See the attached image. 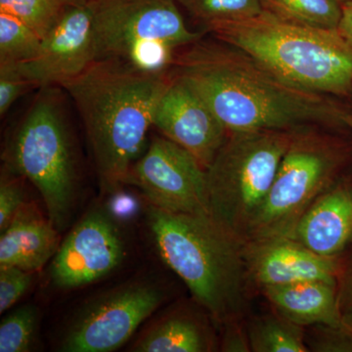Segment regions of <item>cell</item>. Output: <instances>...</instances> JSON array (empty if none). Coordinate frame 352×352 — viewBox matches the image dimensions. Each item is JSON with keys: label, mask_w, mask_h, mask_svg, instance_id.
I'll list each match as a JSON object with an SVG mask.
<instances>
[{"label": "cell", "mask_w": 352, "mask_h": 352, "mask_svg": "<svg viewBox=\"0 0 352 352\" xmlns=\"http://www.w3.org/2000/svg\"><path fill=\"white\" fill-rule=\"evenodd\" d=\"M175 75L205 99L228 133L344 126L331 97L293 87L234 46L204 41L176 55Z\"/></svg>", "instance_id": "cell-1"}, {"label": "cell", "mask_w": 352, "mask_h": 352, "mask_svg": "<svg viewBox=\"0 0 352 352\" xmlns=\"http://www.w3.org/2000/svg\"><path fill=\"white\" fill-rule=\"evenodd\" d=\"M171 76L113 60H97L62 87L82 118L104 193L126 184L144 149L157 102Z\"/></svg>", "instance_id": "cell-2"}, {"label": "cell", "mask_w": 352, "mask_h": 352, "mask_svg": "<svg viewBox=\"0 0 352 352\" xmlns=\"http://www.w3.org/2000/svg\"><path fill=\"white\" fill-rule=\"evenodd\" d=\"M148 226L157 252L222 328L240 322L251 279L244 243L210 215L173 214L150 206Z\"/></svg>", "instance_id": "cell-3"}, {"label": "cell", "mask_w": 352, "mask_h": 352, "mask_svg": "<svg viewBox=\"0 0 352 352\" xmlns=\"http://www.w3.org/2000/svg\"><path fill=\"white\" fill-rule=\"evenodd\" d=\"M208 32L293 87L329 97L352 94V45L339 30L296 25L263 11Z\"/></svg>", "instance_id": "cell-4"}, {"label": "cell", "mask_w": 352, "mask_h": 352, "mask_svg": "<svg viewBox=\"0 0 352 352\" xmlns=\"http://www.w3.org/2000/svg\"><path fill=\"white\" fill-rule=\"evenodd\" d=\"M56 87L41 88L14 129L3 154L6 170L38 189L59 232L69 226L78 189L73 136Z\"/></svg>", "instance_id": "cell-5"}, {"label": "cell", "mask_w": 352, "mask_h": 352, "mask_svg": "<svg viewBox=\"0 0 352 352\" xmlns=\"http://www.w3.org/2000/svg\"><path fill=\"white\" fill-rule=\"evenodd\" d=\"M294 131L230 132L206 168L208 214L244 244Z\"/></svg>", "instance_id": "cell-6"}, {"label": "cell", "mask_w": 352, "mask_h": 352, "mask_svg": "<svg viewBox=\"0 0 352 352\" xmlns=\"http://www.w3.org/2000/svg\"><path fill=\"white\" fill-rule=\"evenodd\" d=\"M97 60L153 74H170L175 51L201 39L173 0H89Z\"/></svg>", "instance_id": "cell-7"}, {"label": "cell", "mask_w": 352, "mask_h": 352, "mask_svg": "<svg viewBox=\"0 0 352 352\" xmlns=\"http://www.w3.org/2000/svg\"><path fill=\"white\" fill-rule=\"evenodd\" d=\"M352 144L314 131H294L270 194L245 243L288 237L307 208L342 176Z\"/></svg>", "instance_id": "cell-8"}, {"label": "cell", "mask_w": 352, "mask_h": 352, "mask_svg": "<svg viewBox=\"0 0 352 352\" xmlns=\"http://www.w3.org/2000/svg\"><path fill=\"white\" fill-rule=\"evenodd\" d=\"M164 298V289L147 280H133L107 289L76 312L65 331L59 351H116L161 307Z\"/></svg>", "instance_id": "cell-9"}, {"label": "cell", "mask_w": 352, "mask_h": 352, "mask_svg": "<svg viewBox=\"0 0 352 352\" xmlns=\"http://www.w3.org/2000/svg\"><path fill=\"white\" fill-rule=\"evenodd\" d=\"M126 184L138 187L152 207L185 214H208L207 175L193 155L157 138L131 166Z\"/></svg>", "instance_id": "cell-10"}, {"label": "cell", "mask_w": 352, "mask_h": 352, "mask_svg": "<svg viewBox=\"0 0 352 352\" xmlns=\"http://www.w3.org/2000/svg\"><path fill=\"white\" fill-rule=\"evenodd\" d=\"M126 254V241L117 220L104 208H92L60 244L51 261V284L64 291L83 288L112 274Z\"/></svg>", "instance_id": "cell-11"}, {"label": "cell", "mask_w": 352, "mask_h": 352, "mask_svg": "<svg viewBox=\"0 0 352 352\" xmlns=\"http://www.w3.org/2000/svg\"><path fill=\"white\" fill-rule=\"evenodd\" d=\"M97 61L94 15L89 3L68 6L43 39L38 56L14 65L36 87H63Z\"/></svg>", "instance_id": "cell-12"}, {"label": "cell", "mask_w": 352, "mask_h": 352, "mask_svg": "<svg viewBox=\"0 0 352 352\" xmlns=\"http://www.w3.org/2000/svg\"><path fill=\"white\" fill-rule=\"evenodd\" d=\"M153 126L193 155L205 170L228 136L205 99L175 74L157 102Z\"/></svg>", "instance_id": "cell-13"}, {"label": "cell", "mask_w": 352, "mask_h": 352, "mask_svg": "<svg viewBox=\"0 0 352 352\" xmlns=\"http://www.w3.org/2000/svg\"><path fill=\"white\" fill-rule=\"evenodd\" d=\"M244 251L252 284L261 289L307 281L338 285L342 256H320L291 238L250 241Z\"/></svg>", "instance_id": "cell-14"}, {"label": "cell", "mask_w": 352, "mask_h": 352, "mask_svg": "<svg viewBox=\"0 0 352 352\" xmlns=\"http://www.w3.org/2000/svg\"><path fill=\"white\" fill-rule=\"evenodd\" d=\"M312 252L340 258L352 245V177L333 183L307 208L288 236Z\"/></svg>", "instance_id": "cell-15"}, {"label": "cell", "mask_w": 352, "mask_h": 352, "mask_svg": "<svg viewBox=\"0 0 352 352\" xmlns=\"http://www.w3.org/2000/svg\"><path fill=\"white\" fill-rule=\"evenodd\" d=\"M59 231L48 217L25 203L0 237V267L41 270L60 247Z\"/></svg>", "instance_id": "cell-16"}, {"label": "cell", "mask_w": 352, "mask_h": 352, "mask_svg": "<svg viewBox=\"0 0 352 352\" xmlns=\"http://www.w3.org/2000/svg\"><path fill=\"white\" fill-rule=\"evenodd\" d=\"M261 292L278 314L302 327L346 322L340 309L338 285L307 281L268 287Z\"/></svg>", "instance_id": "cell-17"}, {"label": "cell", "mask_w": 352, "mask_h": 352, "mask_svg": "<svg viewBox=\"0 0 352 352\" xmlns=\"http://www.w3.org/2000/svg\"><path fill=\"white\" fill-rule=\"evenodd\" d=\"M215 338L207 319L187 307H177L155 319L132 344L135 352H208Z\"/></svg>", "instance_id": "cell-18"}, {"label": "cell", "mask_w": 352, "mask_h": 352, "mask_svg": "<svg viewBox=\"0 0 352 352\" xmlns=\"http://www.w3.org/2000/svg\"><path fill=\"white\" fill-rule=\"evenodd\" d=\"M250 349L254 352H307L303 327L282 315H263L247 326Z\"/></svg>", "instance_id": "cell-19"}, {"label": "cell", "mask_w": 352, "mask_h": 352, "mask_svg": "<svg viewBox=\"0 0 352 352\" xmlns=\"http://www.w3.org/2000/svg\"><path fill=\"white\" fill-rule=\"evenodd\" d=\"M263 11L293 24L338 30L342 4L337 0H261Z\"/></svg>", "instance_id": "cell-20"}, {"label": "cell", "mask_w": 352, "mask_h": 352, "mask_svg": "<svg viewBox=\"0 0 352 352\" xmlns=\"http://www.w3.org/2000/svg\"><path fill=\"white\" fill-rule=\"evenodd\" d=\"M206 30L223 23L251 19L263 12L261 0H173Z\"/></svg>", "instance_id": "cell-21"}, {"label": "cell", "mask_w": 352, "mask_h": 352, "mask_svg": "<svg viewBox=\"0 0 352 352\" xmlns=\"http://www.w3.org/2000/svg\"><path fill=\"white\" fill-rule=\"evenodd\" d=\"M43 38L20 20L0 13V65H20L34 59Z\"/></svg>", "instance_id": "cell-22"}, {"label": "cell", "mask_w": 352, "mask_h": 352, "mask_svg": "<svg viewBox=\"0 0 352 352\" xmlns=\"http://www.w3.org/2000/svg\"><path fill=\"white\" fill-rule=\"evenodd\" d=\"M68 6L61 0H0V13L8 14L45 38Z\"/></svg>", "instance_id": "cell-23"}, {"label": "cell", "mask_w": 352, "mask_h": 352, "mask_svg": "<svg viewBox=\"0 0 352 352\" xmlns=\"http://www.w3.org/2000/svg\"><path fill=\"white\" fill-rule=\"evenodd\" d=\"M38 325V312L34 305L13 310L0 324V352L31 351Z\"/></svg>", "instance_id": "cell-24"}, {"label": "cell", "mask_w": 352, "mask_h": 352, "mask_svg": "<svg viewBox=\"0 0 352 352\" xmlns=\"http://www.w3.org/2000/svg\"><path fill=\"white\" fill-rule=\"evenodd\" d=\"M309 333H305L308 351L352 352V325L346 321L335 326H311Z\"/></svg>", "instance_id": "cell-25"}, {"label": "cell", "mask_w": 352, "mask_h": 352, "mask_svg": "<svg viewBox=\"0 0 352 352\" xmlns=\"http://www.w3.org/2000/svg\"><path fill=\"white\" fill-rule=\"evenodd\" d=\"M24 178L7 170L0 182V233L9 226L14 217L25 205Z\"/></svg>", "instance_id": "cell-26"}, {"label": "cell", "mask_w": 352, "mask_h": 352, "mask_svg": "<svg viewBox=\"0 0 352 352\" xmlns=\"http://www.w3.org/2000/svg\"><path fill=\"white\" fill-rule=\"evenodd\" d=\"M34 271L19 267H0V314L13 307L27 293L34 281Z\"/></svg>", "instance_id": "cell-27"}, {"label": "cell", "mask_w": 352, "mask_h": 352, "mask_svg": "<svg viewBox=\"0 0 352 352\" xmlns=\"http://www.w3.org/2000/svg\"><path fill=\"white\" fill-rule=\"evenodd\" d=\"M34 85L14 65H0V115L6 116L14 103Z\"/></svg>", "instance_id": "cell-28"}, {"label": "cell", "mask_w": 352, "mask_h": 352, "mask_svg": "<svg viewBox=\"0 0 352 352\" xmlns=\"http://www.w3.org/2000/svg\"><path fill=\"white\" fill-rule=\"evenodd\" d=\"M342 254L338 278V296L342 317L352 325V245Z\"/></svg>", "instance_id": "cell-29"}, {"label": "cell", "mask_w": 352, "mask_h": 352, "mask_svg": "<svg viewBox=\"0 0 352 352\" xmlns=\"http://www.w3.org/2000/svg\"><path fill=\"white\" fill-rule=\"evenodd\" d=\"M224 336L221 342L222 351L247 352L251 351L247 331L243 332L240 327V322L228 324L224 326Z\"/></svg>", "instance_id": "cell-30"}, {"label": "cell", "mask_w": 352, "mask_h": 352, "mask_svg": "<svg viewBox=\"0 0 352 352\" xmlns=\"http://www.w3.org/2000/svg\"><path fill=\"white\" fill-rule=\"evenodd\" d=\"M342 19L339 25L340 34L352 45V1L342 4Z\"/></svg>", "instance_id": "cell-31"}, {"label": "cell", "mask_w": 352, "mask_h": 352, "mask_svg": "<svg viewBox=\"0 0 352 352\" xmlns=\"http://www.w3.org/2000/svg\"><path fill=\"white\" fill-rule=\"evenodd\" d=\"M66 6H80L88 3L89 0H61Z\"/></svg>", "instance_id": "cell-32"}, {"label": "cell", "mask_w": 352, "mask_h": 352, "mask_svg": "<svg viewBox=\"0 0 352 352\" xmlns=\"http://www.w3.org/2000/svg\"><path fill=\"white\" fill-rule=\"evenodd\" d=\"M344 124H346V126L352 131V113H346V118H344Z\"/></svg>", "instance_id": "cell-33"}, {"label": "cell", "mask_w": 352, "mask_h": 352, "mask_svg": "<svg viewBox=\"0 0 352 352\" xmlns=\"http://www.w3.org/2000/svg\"><path fill=\"white\" fill-rule=\"evenodd\" d=\"M340 4L346 3V2L352 1V0H337Z\"/></svg>", "instance_id": "cell-34"}]
</instances>
